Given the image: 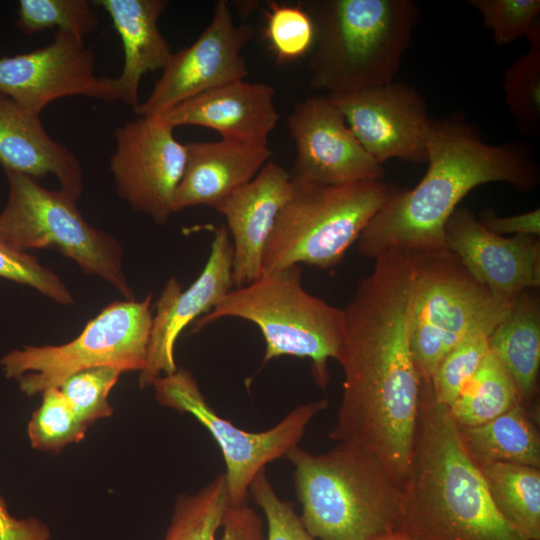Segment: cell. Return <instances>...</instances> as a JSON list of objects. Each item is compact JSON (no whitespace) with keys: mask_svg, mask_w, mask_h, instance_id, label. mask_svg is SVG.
Masks as SVG:
<instances>
[{"mask_svg":"<svg viewBox=\"0 0 540 540\" xmlns=\"http://www.w3.org/2000/svg\"><path fill=\"white\" fill-rule=\"evenodd\" d=\"M187 161L174 197V213L193 206L217 209L270 160L268 144L221 139L186 145Z\"/></svg>","mask_w":540,"mask_h":540,"instance_id":"cell-21","label":"cell"},{"mask_svg":"<svg viewBox=\"0 0 540 540\" xmlns=\"http://www.w3.org/2000/svg\"><path fill=\"white\" fill-rule=\"evenodd\" d=\"M0 165L5 172L33 179L54 175L61 188L76 197L84 189L83 170L75 154L48 134L39 115L3 95H0Z\"/></svg>","mask_w":540,"mask_h":540,"instance_id":"cell-22","label":"cell"},{"mask_svg":"<svg viewBox=\"0 0 540 540\" xmlns=\"http://www.w3.org/2000/svg\"><path fill=\"white\" fill-rule=\"evenodd\" d=\"M263 521L248 505L228 506L222 523V540H264Z\"/></svg>","mask_w":540,"mask_h":540,"instance_id":"cell-38","label":"cell"},{"mask_svg":"<svg viewBox=\"0 0 540 540\" xmlns=\"http://www.w3.org/2000/svg\"><path fill=\"white\" fill-rule=\"evenodd\" d=\"M123 372L113 367H94L68 377L58 388L79 418L89 426L111 416L109 394Z\"/></svg>","mask_w":540,"mask_h":540,"instance_id":"cell-34","label":"cell"},{"mask_svg":"<svg viewBox=\"0 0 540 540\" xmlns=\"http://www.w3.org/2000/svg\"><path fill=\"white\" fill-rule=\"evenodd\" d=\"M287 126L296 149L291 176L324 185L382 180L383 166L365 151L326 95L296 104Z\"/></svg>","mask_w":540,"mask_h":540,"instance_id":"cell-16","label":"cell"},{"mask_svg":"<svg viewBox=\"0 0 540 540\" xmlns=\"http://www.w3.org/2000/svg\"><path fill=\"white\" fill-rule=\"evenodd\" d=\"M209 258L197 279L185 290L176 277L165 284L156 302L147 349L146 364L139 375V386L148 387L162 373L177 370L174 348L183 331L198 317L211 311L233 286V244L225 225L213 229Z\"/></svg>","mask_w":540,"mask_h":540,"instance_id":"cell-18","label":"cell"},{"mask_svg":"<svg viewBox=\"0 0 540 540\" xmlns=\"http://www.w3.org/2000/svg\"><path fill=\"white\" fill-rule=\"evenodd\" d=\"M255 34L236 25L226 0L215 3L212 20L188 47L173 53L148 98L133 109L138 117L161 116L179 103L248 75L242 49Z\"/></svg>","mask_w":540,"mask_h":540,"instance_id":"cell-13","label":"cell"},{"mask_svg":"<svg viewBox=\"0 0 540 540\" xmlns=\"http://www.w3.org/2000/svg\"><path fill=\"white\" fill-rule=\"evenodd\" d=\"M249 494L264 513L266 540H317L307 531L292 503L277 495L265 469L253 479Z\"/></svg>","mask_w":540,"mask_h":540,"instance_id":"cell-37","label":"cell"},{"mask_svg":"<svg viewBox=\"0 0 540 540\" xmlns=\"http://www.w3.org/2000/svg\"><path fill=\"white\" fill-rule=\"evenodd\" d=\"M152 294L113 302L91 319L74 340L62 345L24 346L0 359L7 378L28 396L59 387L71 375L94 367L141 372L152 327Z\"/></svg>","mask_w":540,"mask_h":540,"instance_id":"cell-9","label":"cell"},{"mask_svg":"<svg viewBox=\"0 0 540 540\" xmlns=\"http://www.w3.org/2000/svg\"><path fill=\"white\" fill-rule=\"evenodd\" d=\"M0 278L29 286L58 304L73 303L70 290L53 270L43 266L33 255L15 250L1 240Z\"/></svg>","mask_w":540,"mask_h":540,"instance_id":"cell-36","label":"cell"},{"mask_svg":"<svg viewBox=\"0 0 540 540\" xmlns=\"http://www.w3.org/2000/svg\"><path fill=\"white\" fill-rule=\"evenodd\" d=\"M158 117H137L115 128L110 170L119 196L135 211L165 224L174 213L186 145Z\"/></svg>","mask_w":540,"mask_h":540,"instance_id":"cell-12","label":"cell"},{"mask_svg":"<svg viewBox=\"0 0 540 540\" xmlns=\"http://www.w3.org/2000/svg\"><path fill=\"white\" fill-rule=\"evenodd\" d=\"M87 425L79 418L58 387L42 393V402L33 412L27 432L33 448L59 451L85 437Z\"/></svg>","mask_w":540,"mask_h":540,"instance_id":"cell-32","label":"cell"},{"mask_svg":"<svg viewBox=\"0 0 540 540\" xmlns=\"http://www.w3.org/2000/svg\"><path fill=\"white\" fill-rule=\"evenodd\" d=\"M483 18L484 28L491 31L497 46L511 44L526 37L539 23V0H469Z\"/></svg>","mask_w":540,"mask_h":540,"instance_id":"cell-35","label":"cell"},{"mask_svg":"<svg viewBox=\"0 0 540 540\" xmlns=\"http://www.w3.org/2000/svg\"><path fill=\"white\" fill-rule=\"evenodd\" d=\"M5 173L9 194L0 212L3 243L23 252L57 249L86 274L103 279L124 300H135L124 273L122 245L83 218L77 207L78 197L62 188L49 190L27 175Z\"/></svg>","mask_w":540,"mask_h":540,"instance_id":"cell-8","label":"cell"},{"mask_svg":"<svg viewBox=\"0 0 540 540\" xmlns=\"http://www.w3.org/2000/svg\"><path fill=\"white\" fill-rule=\"evenodd\" d=\"M274 95L269 84L236 80L187 99L158 118L172 128L202 126L222 139L263 145L279 120Z\"/></svg>","mask_w":540,"mask_h":540,"instance_id":"cell-20","label":"cell"},{"mask_svg":"<svg viewBox=\"0 0 540 540\" xmlns=\"http://www.w3.org/2000/svg\"><path fill=\"white\" fill-rule=\"evenodd\" d=\"M0 95L39 115L53 101L85 96L112 102L111 78L95 73V56L83 37L57 31L47 46L0 57Z\"/></svg>","mask_w":540,"mask_h":540,"instance_id":"cell-14","label":"cell"},{"mask_svg":"<svg viewBox=\"0 0 540 540\" xmlns=\"http://www.w3.org/2000/svg\"><path fill=\"white\" fill-rule=\"evenodd\" d=\"M0 540H50L49 529L38 519H17L4 503L0 507Z\"/></svg>","mask_w":540,"mask_h":540,"instance_id":"cell-40","label":"cell"},{"mask_svg":"<svg viewBox=\"0 0 540 540\" xmlns=\"http://www.w3.org/2000/svg\"><path fill=\"white\" fill-rule=\"evenodd\" d=\"M419 253L390 249L375 258L344 308L338 358L341 402L329 437L374 453L404 487L413 457L421 378L410 345Z\"/></svg>","mask_w":540,"mask_h":540,"instance_id":"cell-1","label":"cell"},{"mask_svg":"<svg viewBox=\"0 0 540 540\" xmlns=\"http://www.w3.org/2000/svg\"><path fill=\"white\" fill-rule=\"evenodd\" d=\"M265 37L281 63L309 55L314 41V26L304 8L268 2Z\"/></svg>","mask_w":540,"mask_h":540,"instance_id":"cell-33","label":"cell"},{"mask_svg":"<svg viewBox=\"0 0 540 540\" xmlns=\"http://www.w3.org/2000/svg\"><path fill=\"white\" fill-rule=\"evenodd\" d=\"M375 540H408V539L404 535L396 531L394 533L388 534L386 536L380 537Z\"/></svg>","mask_w":540,"mask_h":540,"instance_id":"cell-41","label":"cell"},{"mask_svg":"<svg viewBox=\"0 0 540 540\" xmlns=\"http://www.w3.org/2000/svg\"><path fill=\"white\" fill-rule=\"evenodd\" d=\"M3 503H4L3 500L0 498V506H1Z\"/></svg>","mask_w":540,"mask_h":540,"instance_id":"cell-42","label":"cell"},{"mask_svg":"<svg viewBox=\"0 0 540 540\" xmlns=\"http://www.w3.org/2000/svg\"><path fill=\"white\" fill-rule=\"evenodd\" d=\"M92 5L88 0H20L17 27L28 36L56 27L84 38L99 24Z\"/></svg>","mask_w":540,"mask_h":540,"instance_id":"cell-31","label":"cell"},{"mask_svg":"<svg viewBox=\"0 0 540 540\" xmlns=\"http://www.w3.org/2000/svg\"><path fill=\"white\" fill-rule=\"evenodd\" d=\"M397 532L408 540H530L493 504L449 408L422 383L411 467Z\"/></svg>","mask_w":540,"mask_h":540,"instance_id":"cell-3","label":"cell"},{"mask_svg":"<svg viewBox=\"0 0 540 540\" xmlns=\"http://www.w3.org/2000/svg\"><path fill=\"white\" fill-rule=\"evenodd\" d=\"M426 146L425 175L412 189L389 184L384 203L357 240L363 256L375 259L390 249L447 250L445 225L474 188L502 182L528 192L540 183L539 165L526 143H486L460 112L431 118Z\"/></svg>","mask_w":540,"mask_h":540,"instance_id":"cell-2","label":"cell"},{"mask_svg":"<svg viewBox=\"0 0 540 540\" xmlns=\"http://www.w3.org/2000/svg\"><path fill=\"white\" fill-rule=\"evenodd\" d=\"M529 47L505 71L503 91L511 117L525 136L540 134V22L526 36Z\"/></svg>","mask_w":540,"mask_h":540,"instance_id":"cell-29","label":"cell"},{"mask_svg":"<svg viewBox=\"0 0 540 540\" xmlns=\"http://www.w3.org/2000/svg\"><path fill=\"white\" fill-rule=\"evenodd\" d=\"M229 506L224 473L193 494L177 496L163 540H217Z\"/></svg>","mask_w":540,"mask_h":540,"instance_id":"cell-30","label":"cell"},{"mask_svg":"<svg viewBox=\"0 0 540 540\" xmlns=\"http://www.w3.org/2000/svg\"><path fill=\"white\" fill-rule=\"evenodd\" d=\"M458 429L467 453L479 468L503 462L540 469L539 433L521 403L486 423L458 425Z\"/></svg>","mask_w":540,"mask_h":540,"instance_id":"cell-25","label":"cell"},{"mask_svg":"<svg viewBox=\"0 0 540 540\" xmlns=\"http://www.w3.org/2000/svg\"><path fill=\"white\" fill-rule=\"evenodd\" d=\"M509 307L474 326L442 359L430 382L440 404L449 408L478 370L490 350V336Z\"/></svg>","mask_w":540,"mask_h":540,"instance_id":"cell-28","label":"cell"},{"mask_svg":"<svg viewBox=\"0 0 540 540\" xmlns=\"http://www.w3.org/2000/svg\"><path fill=\"white\" fill-rule=\"evenodd\" d=\"M314 41L310 86L346 95L394 81L420 17L413 0H304Z\"/></svg>","mask_w":540,"mask_h":540,"instance_id":"cell-5","label":"cell"},{"mask_svg":"<svg viewBox=\"0 0 540 540\" xmlns=\"http://www.w3.org/2000/svg\"><path fill=\"white\" fill-rule=\"evenodd\" d=\"M449 250L419 253L410 314V345L421 382L478 323L507 308Z\"/></svg>","mask_w":540,"mask_h":540,"instance_id":"cell-10","label":"cell"},{"mask_svg":"<svg viewBox=\"0 0 540 540\" xmlns=\"http://www.w3.org/2000/svg\"><path fill=\"white\" fill-rule=\"evenodd\" d=\"M285 458L294 467L300 518L317 540H375L397 531L404 487L368 449L338 442L312 454L297 445Z\"/></svg>","mask_w":540,"mask_h":540,"instance_id":"cell-4","label":"cell"},{"mask_svg":"<svg viewBox=\"0 0 540 540\" xmlns=\"http://www.w3.org/2000/svg\"><path fill=\"white\" fill-rule=\"evenodd\" d=\"M300 265L262 274L231 289L207 314L194 321V332L218 319L235 317L254 323L266 350L263 364L281 356L311 360L316 384L329 383L328 361L338 360L344 338V310L308 293Z\"/></svg>","mask_w":540,"mask_h":540,"instance_id":"cell-6","label":"cell"},{"mask_svg":"<svg viewBox=\"0 0 540 540\" xmlns=\"http://www.w3.org/2000/svg\"><path fill=\"white\" fill-rule=\"evenodd\" d=\"M447 250L504 305L540 286L539 237H506L484 227L467 208H457L444 228Z\"/></svg>","mask_w":540,"mask_h":540,"instance_id":"cell-17","label":"cell"},{"mask_svg":"<svg viewBox=\"0 0 540 540\" xmlns=\"http://www.w3.org/2000/svg\"><path fill=\"white\" fill-rule=\"evenodd\" d=\"M291 190V174L269 160L216 209L226 218L233 237L232 279L236 288L262 276L266 243Z\"/></svg>","mask_w":540,"mask_h":540,"instance_id":"cell-19","label":"cell"},{"mask_svg":"<svg viewBox=\"0 0 540 540\" xmlns=\"http://www.w3.org/2000/svg\"><path fill=\"white\" fill-rule=\"evenodd\" d=\"M519 403L521 401L511 377L489 350L449 411L457 425L477 426Z\"/></svg>","mask_w":540,"mask_h":540,"instance_id":"cell-27","label":"cell"},{"mask_svg":"<svg viewBox=\"0 0 540 540\" xmlns=\"http://www.w3.org/2000/svg\"><path fill=\"white\" fill-rule=\"evenodd\" d=\"M327 96V95H326ZM365 151L379 164L391 158L427 162L430 117L412 86L392 81L346 95L327 96Z\"/></svg>","mask_w":540,"mask_h":540,"instance_id":"cell-15","label":"cell"},{"mask_svg":"<svg viewBox=\"0 0 540 540\" xmlns=\"http://www.w3.org/2000/svg\"><path fill=\"white\" fill-rule=\"evenodd\" d=\"M152 385L160 405L191 414L218 444L226 465L224 474L232 507L248 505L249 488L255 476L297 446L310 421L329 406L327 399L299 405L272 428L250 432L217 414L193 375L185 369L160 376Z\"/></svg>","mask_w":540,"mask_h":540,"instance_id":"cell-11","label":"cell"},{"mask_svg":"<svg viewBox=\"0 0 540 540\" xmlns=\"http://www.w3.org/2000/svg\"><path fill=\"white\" fill-rule=\"evenodd\" d=\"M291 184L265 246L263 274L301 263L323 270L337 266L389 189L383 180L324 185L291 176Z\"/></svg>","mask_w":540,"mask_h":540,"instance_id":"cell-7","label":"cell"},{"mask_svg":"<svg viewBox=\"0 0 540 540\" xmlns=\"http://www.w3.org/2000/svg\"><path fill=\"white\" fill-rule=\"evenodd\" d=\"M498 512L530 540H540V469L497 462L480 468Z\"/></svg>","mask_w":540,"mask_h":540,"instance_id":"cell-26","label":"cell"},{"mask_svg":"<svg viewBox=\"0 0 540 540\" xmlns=\"http://www.w3.org/2000/svg\"><path fill=\"white\" fill-rule=\"evenodd\" d=\"M479 222L494 233L500 235H540V210L539 208L512 216H497L495 213L486 211L478 218Z\"/></svg>","mask_w":540,"mask_h":540,"instance_id":"cell-39","label":"cell"},{"mask_svg":"<svg viewBox=\"0 0 540 540\" xmlns=\"http://www.w3.org/2000/svg\"><path fill=\"white\" fill-rule=\"evenodd\" d=\"M490 351L511 377L525 406L535 395L540 368V299L537 289L522 291L489 339Z\"/></svg>","mask_w":540,"mask_h":540,"instance_id":"cell-24","label":"cell"},{"mask_svg":"<svg viewBox=\"0 0 540 540\" xmlns=\"http://www.w3.org/2000/svg\"><path fill=\"white\" fill-rule=\"evenodd\" d=\"M118 33L124 53L122 71L111 78L112 101L135 109L139 87L147 72L163 70L173 52L159 29V18L168 6L166 0H97Z\"/></svg>","mask_w":540,"mask_h":540,"instance_id":"cell-23","label":"cell"}]
</instances>
